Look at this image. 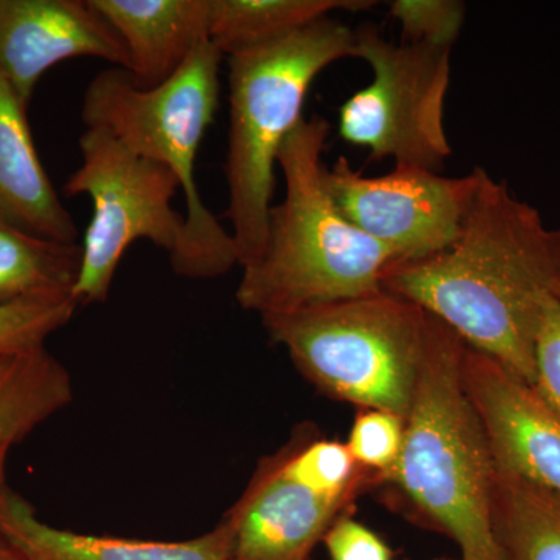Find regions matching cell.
I'll list each match as a JSON object with an SVG mask.
<instances>
[{
  "mask_svg": "<svg viewBox=\"0 0 560 560\" xmlns=\"http://www.w3.org/2000/svg\"><path fill=\"white\" fill-rule=\"evenodd\" d=\"M383 290L423 308L533 386L545 301L560 294V230L477 167L456 241L427 259L394 265Z\"/></svg>",
  "mask_w": 560,
  "mask_h": 560,
  "instance_id": "1",
  "label": "cell"
},
{
  "mask_svg": "<svg viewBox=\"0 0 560 560\" xmlns=\"http://www.w3.org/2000/svg\"><path fill=\"white\" fill-rule=\"evenodd\" d=\"M330 124L304 117L279 153L285 197L272 206L267 245L243 268L235 300L260 316L382 293L396 257L357 230L324 179Z\"/></svg>",
  "mask_w": 560,
  "mask_h": 560,
  "instance_id": "2",
  "label": "cell"
},
{
  "mask_svg": "<svg viewBox=\"0 0 560 560\" xmlns=\"http://www.w3.org/2000/svg\"><path fill=\"white\" fill-rule=\"evenodd\" d=\"M466 348L434 318L399 460L375 482L396 492L420 525L451 537L459 560H501L492 517L497 469L464 383Z\"/></svg>",
  "mask_w": 560,
  "mask_h": 560,
  "instance_id": "3",
  "label": "cell"
},
{
  "mask_svg": "<svg viewBox=\"0 0 560 560\" xmlns=\"http://www.w3.org/2000/svg\"><path fill=\"white\" fill-rule=\"evenodd\" d=\"M223 58L205 40L171 80L150 90L139 88L125 69L103 70L88 84L81 106L86 128L109 131L178 178L186 198V226L171 264L183 278H219L238 265L231 231L206 208L195 176L202 139L219 109Z\"/></svg>",
  "mask_w": 560,
  "mask_h": 560,
  "instance_id": "4",
  "label": "cell"
},
{
  "mask_svg": "<svg viewBox=\"0 0 560 560\" xmlns=\"http://www.w3.org/2000/svg\"><path fill=\"white\" fill-rule=\"evenodd\" d=\"M353 50L355 32L329 16L228 57L226 219L242 270L256 264L267 245L279 153L304 119L302 109L313 81L334 62L353 57Z\"/></svg>",
  "mask_w": 560,
  "mask_h": 560,
  "instance_id": "5",
  "label": "cell"
},
{
  "mask_svg": "<svg viewBox=\"0 0 560 560\" xmlns=\"http://www.w3.org/2000/svg\"><path fill=\"white\" fill-rule=\"evenodd\" d=\"M260 318L320 393L407 418L433 329L423 308L383 290Z\"/></svg>",
  "mask_w": 560,
  "mask_h": 560,
  "instance_id": "6",
  "label": "cell"
},
{
  "mask_svg": "<svg viewBox=\"0 0 560 560\" xmlns=\"http://www.w3.org/2000/svg\"><path fill=\"white\" fill-rule=\"evenodd\" d=\"M79 143L80 167L62 191L66 197L88 195L92 201L72 291L80 305H91L108 300L132 243L150 241L172 257L183 242L186 217L172 206L179 180L160 162L140 156L102 128H86Z\"/></svg>",
  "mask_w": 560,
  "mask_h": 560,
  "instance_id": "7",
  "label": "cell"
},
{
  "mask_svg": "<svg viewBox=\"0 0 560 560\" xmlns=\"http://www.w3.org/2000/svg\"><path fill=\"white\" fill-rule=\"evenodd\" d=\"M452 49L394 44L377 28L355 32L353 57L368 62L372 80L342 103L338 130L374 160L436 172L452 156L445 131Z\"/></svg>",
  "mask_w": 560,
  "mask_h": 560,
  "instance_id": "8",
  "label": "cell"
},
{
  "mask_svg": "<svg viewBox=\"0 0 560 560\" xmlns=\"http://www.w3.org/2000/svg\"><path fill=\"white\" fill-rule=\"evenodd\" d=\"M324 179L342 215L399 265L440 254L456 241L477 187V167L460 178L405 165L366 176L340 158L326 167Z\"/></svg>",
  "mask_w": 560,
  "mask_h": 560,
  "instance_id": "9",
  "label": "cell"
},
{
  "mask_svg": "<svg viewBox=\"0 0 560 560\" xmlns=\"http://www.w3.org/2000/svg\"><path fill=\"white\" fill-rule=\"evenodd\" d=\"M355 497H335L305 485L287 469L282 453L260 460L223 522L232 560H311L312 551Z\"/></svg>",
  "mask_w": 560,
  "mask_h": 560,
  "instance_id": "10",
  "label": "cell"
},
{
  "mask_svg": "<svg viewBox=\"0 0 560 560\" xmlns=\"http://www.w3.org/2000/svg\"><path fill=\"white\" fill-rule=\"evenodd\" d=\"M463 375L497 469L560 495V412L499 361L469 346Z\"/></svg>",
  "mask_w": 560,
  "mask_h": 560,
  "instance_id": "11",
  "label": "cell"
},
{
  "mask_svg": "<svg viewBox=\"0 0 560 560\" xmlns=\"http://www.w3.org/2000/svg\"><path fill=\"white\" fill-rule=\"evenodd\" d=\"M72 58L130 65L119 35L90 0H0V72L25 105L40 77Z\"/></svg>",
  "mask_w": 560,
  "mask_h": 560,
  "instance_id": "12",
  "label": "cell"
},
{
  "mask_svg": "<svg viewBox=\"0 0 560 560\" xmlns=\"http://www.w3.org/2000/svg\"><path fill=\"white\" fill-rule=\"evenodd\" d=\"M0 537L27 560H232L231 533L221 521L189 540L94 536L40 521L27 499L0 478Z\"/></svg>",
  "mask_w": 560,
  "mask_h": 560,
  "instance_id": "13",
  "label": "cell"
},
{
  "mask_svg": "<svg viewBox=\"0 0 560 560\" xmlns=\"http://www.w3.org/2000/svg\"><path fill=\"white\" fill-rule=\"evenodd\" d=\"M127 49L128 75L143 90L171 80L209 40L210 0H90Z\"/></svg>",
  "mask_w": 560,
  "mask_h": 560,
  "instance_id": "14",
  "label": "cell"
},
{
  "mask_svg": "<svg viewBox=\"0 0 560 560\" xmlns=\"http://www.w3.org/2000/svg\"><path fill=\"white\" fill-rule=\"evenodd\" d=\"M0 217L39 237L77 243L79 230L36 151L27 105L0 72Z\"/></svg>",
  "mask_w": 560,
  "mask_h": 560,
  "instance_id": "15",
  "label": "cell"
},
{
  "mask_svg": "<svg viewBox=\"0 0 560 560\" xmlns=\"http://www.w3.org/2000/svg\"><path fill=\"white\" fill-rule=\"evenodd\" d=\"M371 7L368 0H210L209 40L230 57L285 38L335 11Z\"/></svg>",
  "mask_w": 560,
  "mask_h": 560,
  "instance_id": "16",
  "label": "cell"
},
{
  "mask_svg": "<svg viewBox=\"0 0 560 560\" xmlns=\"http://www.w3.org/2000/svg\"><path fill=\"white\" fill-rule=\"evenodd\" d=\"M492 517L501 560H560L559 493L497 469Z\"/></svg>",
  "mask_w": 560,
  "mask_h": 560,
  "instance_id": "17",
  "label": "cell"
},
{
  "mask_svg": "<svg viewBox=\"0 0 560 560\" xmlns=\"http://www.w3.org/2000/svg\"><path fill=\"white\" fill-rule=\"evenodd\" d=\"M72 399L69 372L46 348L0 357V434L21 442Z\"/></svg>",
  "mask_w": 560,
  "mask_h": 560,
  "instance_id": "18",
  "label": "cell"
},
{
  "mask_svg": "<svg viewBox=\"0 0 560 560\" xmlns=\"http://www.w3.org/2000/svg\"><path fill=\"white\" fill-rule=\"evenodd\" d=\"M80 264L79 243L49 241L0 217V304L39 294L72 293Z\"/></svg>",
  "mask_w": 560,
  "mask_h": 560,
  "instance_id": "19",
  "label": "cell"
},
{
  "mask_svg": "<svg viewBox=\"0 0 560 560\" xmlns=\"http://www.w3.org/2000/svg\"><path fill=\"white\" fill-rule=\"evenodd\" d=\"M79 305L72 293L39 294L0 304V357L46 348L49 337L73 318Z\"/></svg>",
  "mask_w": 560,
  "mask_h": 560,
  "instance_id": "20",
  "label": "cell"
},
{
  "mask_svg": "<svg viewBox=\"0 0 560 560\" xmlns=\"http://www.w3.org/2000/svg\"><path fill=\"white\" fill-rule=\"evenodd\" d=\"M405 440V418L386 410H360L348 441L352 458L361 469L385 477L399 460Z\"/></svg>",
  "mask_w": 560,
  "mask_h": 560,
  "instance_id": "21",
  "label": "cell"
},
{
  "mask_svg": "<svg viewBox=\"0 0 560 560\" xmlns=\"http://www.w3.org/2000/svg\"><path fill=\"white\" fill-rule=\"evenodd\" d=\"M389 13L400 25L404 43L452 49L466 21L459 0H394Z\"/></svg>",
  "mask_w": 560,
  "mask_h": 560,
  "instance_id": "22",
  "label": "cell"
},
{
  "mask_svg": "<svg viewBox=\"0 0 560 560\" xmlns=\"http://www.w3.org/2000/svg\"><path fill=\"white\" fill-rule=\"evenodd\" d=\"M533 388L560 412V298L545 301L536 348H534Z\"/></svg>",
  "mask_w": 560,
  "mask_h": 560,
  "instance_id": "23",
  "label": "cell"
},
{
  "mask_svg": "<svg viewBox=\"0 0 560 560\" xmlns=\"http://www.w3.org/2000/svg\"><path fill=\"white\" fill-rule=\"evenodd\" d=\"M323 544L330 560H393L394 555L377 533L341 515L324 536Z\"/></svg>",
  "mask_w": 560,
  "mask_h": 560,
  "instance_id": "24",
  "label": "cell"
},
{
  "mask_svg": "<svg viewBox=\"0 0 560 560\" xmlns=\"http://www.w3.org/2000/svg\"><path fill=\"white\" fill-rule=\"evenodd\" d=\"M16 444L18 442L13 438L0 434V478L3 477V464H5L7 455H9L11 447H14Z\"/></svg>",
  "mask_w": 560,
  "mask_h": 560,
  "instance_id": "25",
  "label": "cell"
},
{
  "mask_svg": "<svg viewBox=\"0 0 560 560\" xmlns=\"http://www.w3.org/2000/svg\"><path fill=\"white\" fill-rule=\"evenodd\" d=\"M0 560H27L0 537Z\"/></svg>",
  "mask_w": 560,
  "mask_h": 560,
  "instance_id": "26",
  "label": "cell"
},
{
  "mask_svg": "<svg viewBox=\"0 0 560 560\" xmlns=\"http://www.w3.org/2000/svg\"><path fill=\"white\" fill-rule=\"evenodd\" d=\"M438 560H452V559H438Z\"/></svg>",
  "mask_w": 560,
  "mask_h": 560,
  "instance_id": "27",
  "label": "cell"
},
{
  "mask_svg": "<svg viewBox=\"0 0 560 560\" xmlns=\"http://www.w3.org/2000/svg\"><path fill=\"white\" fill-rule=\"evenodd\" d=\"M558 298H560V294H559V296H558Z\"/></svg>",
  "mask_w": 560,
  "mask_h": 560,
  "instance_id": "28",
  "label": "cell"
}]
</instances>
